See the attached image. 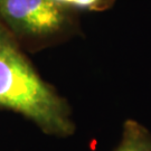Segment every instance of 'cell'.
Wrapping results in <instances>:
<instances>
[{
    "label": "cell",
    "mask_w": 151,
    "mask_h": 151,
    "mask_svg": "<svg viewBox=\"0 0 151 151\" xmlns=\"http://www.w3.org/2000/svg\"><path fill=\"white\" fill-rule=\"evenodd\" d=\"M58 5L73 11L85 10L101 12L112 8L116 0H54Z\"/></svg>",
    "instance_id": "4"
},
{
    "label": "cell",
    "mask_w": 151,
    "mask_h": 151,
    "mask_svg": "<svg viewBox=\"0 0 151 151\" xmlns=\"http://www.w3.org/2000/svg\"><path fill=\"white\" fill-rule=\"evenodd\" d=\"M0 22L30 52L65 43L81 32L76 11L54 0H0Z\"/></svg>",
    "instance_id": "2"
},
{
    "label": "cell",
    "mask_w": 151,
    "mask_h": 151,
    "mask_svg": "<svg viewBox=\"0 0 151 151\" xmlns=\"http://www.w3.org/2000/svg\"><path fill=\"white\" fill-rule=\"evenodd\" d=\"M0 108L22 114L48 135L67 138L76 130L68 102L40 76L1 22Z\"/></svg>",
    "instance_id": "1"
},
{
    "label": "cell",
    "mask_w": 151,
    "mask_h": 151,
    "mask_svg": "<svg viewBox=\"0 0 151 151\" xmlns=\"http://www.w3.org/2000/svg\"><path fill=\"white\" fill-rule=\"evenodd\" d=\"M113 151H151L150 131L134 120H127L121 140Z\"/></svg>",
    "instance_id": "3"
}]
</instances>
